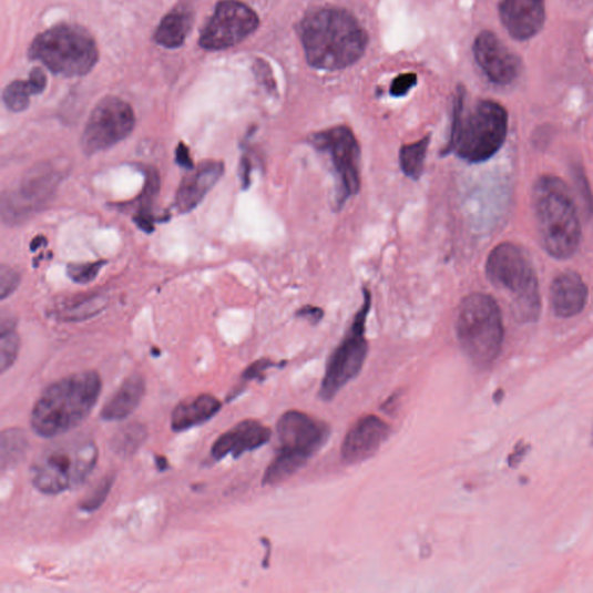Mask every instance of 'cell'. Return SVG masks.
Wrapping results in <instances>:
<instances>
[{
  "instance_id": "31",
  "label": "cell",
  "mask_w": 593,
  "mask_h": 593,
  "mask_svg": "<svg viewBox=\"0 0 593 593\" xmlns=\"http://www.w3.org/2000/svg\"><path fill=\"white\" fill-rule=\"evenodd\" d=\"M105 263L72 264L67 268L68 276L79 285H89L93 282Z\"/></svg>"
},
{
  "instance_id": "39",
  "label": "cell",
  "mask_w": 593,
  "mask_h": 593,
  "mask_svg": "<svg viewBox=\"0 0 593 593\" xmlns=\"http://www.w3.org/2000/svg\"><path fill=\"white\" fill-rule=\"evenodd\" d=\"M251 171H252L251 161L247 157H244L241 164V178H242L244 190H247L251 185Z\"/></svg>"
},
{
  "instance_id": "22",
  "label": "cell",
  "mask_w": 593,
  "mask_h": 593,
  "mask_svg": "<svg viewBox=\"0 0 593 593\" xmlns=\"http://www.w3.org/2000/svg\"><path fill=\"white\" fill-rule=\"evenodd\" d=\"M222 402L214 396L200 395L180 402L172 412L173 431L183 432L208 422L216 417Z\"/></svg>"
},
{
  "instance_id": "6",
  "label": "cell",
  "mask_w": 593,
  "mask_h": 593,
  "mask_svg": "<svg viewBox=\"0 0 593 593\" xmlns=\"http://www.w3.org/2000/svg\"><path fill=\"white\" fill-rule=\"evenodd\" d=\"M485 273L498 289L511 298L514 319L534 323L541 314L539 282L526 252L518 245L503 243L489 254Z\"/></svg>"
},
{
  "instance_id": "3",
  "label": "cell",
  "mask_w": 593,
  "mask_h": 593,
  "mask_svg": "<svg viewBox=\"0 0 593 593\" xmlns=\"http://www.w3.org/2000/svg\"><path fill=\"white\" fill-rule=\"evenodd\" d=\"M101 389L95 371L73 374L49 385L32 410L33 431L43 438L70 432L89 418Z\"/></svg>"
},
{
  "instance_id": "38",
  "label": "cell",
  "mask_w": 593,
  "mask_h": 593,
  "mask_svg": "<svg viewBox=\"0 0 593 593\" xmlns=\"http://www.w3.org/2000/svg\"><path fill=\"white\" fill-rule=\"evenodd\" d=\"M529 448L530 447L528 444L519 446L518 448H515L514 452L509 457V466L511 468L518 467L519 463L526 456Z\"/></svg>"
},
{
  "instance_id": "25",
  "label": "cell",
  "mask_w": 593,
  "mask_h": 593,
  "mask_svg": "<svg viewBox=\"0 0 593 593\" xmlns=\"http://www.w3.org/2000/svg\"><path fill=\"white\" fill-rule=\"evenodd\" d=\"M307 460L308 458L305 456L278 449L277 454L265 472L264 485H275L288 480L305 467Z\"/></svg>"
},
{
  "instance_id": "34",
  "label": "cell",
  "mask_w": 593,
  "mask_h": 593,
  "mask_svg": "<svg viewBox=\"0 0 593 593\" xmlns=\"http://www.w3.org/2000/svg\"><path fill=\"white\" fill-rule=\"evenodd\" d=\"M418 83V75L416 73H405L397 76L393 81L390 93L395 98L405 96Z\"/></svg>"
},
{
  "instance_id": "37",
  "label": "cell",
  "mask_w": 593,
  "mask_h": 593,
  "mask_svg": "<svg viewBox=\"0 0 593 593\" xmlns=\"http://www.w3.org/2000/svg\"><path fill=\"white\" fill-rule=\"evenodd\" d=\"M298 317L305 318L313 323H319L324 316L323 309L315 306H305L297 313Z\"/></svg>"
},
{
  "instance_id": "40",
  "label": "cell",
  "mask_w": 593,
  "mask_h": 593,
  "mask_svg": "<svg viewBox=\"0 0 593 593\" xmlns=\"http://www.w3.org/2000/svg\"><path fill=\"white\" fill-rule=\"evenodd\" d=\"M156 463L161 472L165 471L168 468V462L165 457H162V456L156 457Z\"/></svg>"
},
{
  "instance_id": "12",
  "label": "cell",
  "mask_w": 593,
  "mask_h": 593,
  "mask_svg": "<svg viewBox=\"0 0 593 593\" xmlns=\"http://www.w3.org/2000/svg\"><path fill=\"white\" fill-rule=\"evenodd\" d=\"M133 108L121 98L102 99L92 111L82 135V149L88 156L108 151L134 132Z\"/></svg>"
},
{
  "instance_id": "10",
  "label": "cell",
  "mask_w": 593,
  "mask_h": 593,
  "mask_svg": "<svg viewBox=\"0 0 593 593\" xmlns=\"http://www.w3.org/2000/svg\"><path fill=\"white\" fill-rule=\"evenodd\" d=\"M61 180V172L50 163L38 164L25 172L18 188L3 195V222L17 225L28 221L53 198Z\"/></svg>"
},
{
  "instance_id": "18",
  "label": "cell",
  "mask_w": 593,
  "mask_h": 593,
  "mask_svg": "<svg viewBox=\"0 0 593 593\" xmlns=\"http://www.w3.org/2000/svg\"><path fill=\"white\" fill-rule=\"evenodd\" d=\"M272 438V430L255 420H245L228 431L221 434L212 448L215 460H222L227 456L239 458L266 446Z\"/></svg>"
},
{
  "instance_id": "42",
  "label": "cell",
  "mask_w": 593,
  "mask_h": 593,
  "mask_svg": "<svg viewBox=\"0 0 593 593\" xmlns=\"http://www.w3.org/2000/svg\"><path fill=\"white\" fill-rule=\"evenodd\" d=\"M503 397H504L503 390H499L498 393H495L494 399L497 402H500L502 401Z\"/></svg>"
},
{
  "instance_id": "11",
  "label": "cell",
  "mask_w": 593,
  "mask_h": 593,
  "mask_svg": "<svg viewBox=\"0 0 593 593\" xmlns=\"http://www.w3.org/2000/svg\"><path fill=\"white\" fill-rule=\"evenodd\" d=\"M309 142L319 151L329 154L330 162L337 175L338 208H342L348 198L358 194L360 190V147L346 125L326 129L314 134Z\"/></svg>"
},
{
  "instance_id": "1",
  "label": "cell",
  "mask_w": 593,
  "mask_h": 593,
  "mask_svg": "<svg viewBox=\"0 0 593 593\" xmlns=\"http://www.w3.org/2000/svg\"><path fill=\"white\" fill-rule=\"evenodd\" d=\"M299 33L308 64L323 71L351 67L365 55L369 40L356 18L338 8L308 13Z\"/></svg>"
},
{
  "instance_id": "8",
  "label": "cell",
  "mask_w": 593,
  "mask_h": 593,
  "mask_svg": "<svg viewBox=\"0 0 593 593\" xmlns=\"http://www.w3.org/2000/svg\"><path fill=\"white\" fill-rule=\"evenodd\" d=\"M29 58L55 74L72 79L86 75L94 69L99 50L89 31L81 25L62 23L33 40Z\"/></svg>"
},
{
  "instance_id": "26",
  "label": "cell",
  "mask_w": 593,
  "mask_h": 593,
  "mask_svg": "<svg viewBox=\"0 0 593 593\" xmlns=\"http://www.w3.org/2000/svg\"><path fill=\"white\" fill-rule=\"evenodd\" d=\"M430 143V136L403 145L400 150L399 161L402 172L412 180H419L425 170L427 152Z\"/></svg>"
},
{
  "instance_id": "20",
  "label": "cell",
  "mask_w": 593,
  "mask_h": 593,
  "mask_svg": "<svg viewBox=\"0 0 593 593\" xmlns=\"http://www.w3.org/2000/svg\"><path fill=\"white\" fill-rule=\"evenodd\" d=\"M589 290L582 276L573 270L559 274L551 287V305L559 318L580 315L587 303Z\"/></svg>"
},
{
  "instance_id": "36",
  "label": "cell",
  "mask_w": 593,
  "mask_h": 593,
  "mask_svg": "<svg viewBox=\"0 0 593 593\" xmlns=\"http://www.w3.org/2000/svg\"><path fill=\"white\" fill-rule=\"evenodd\" d=\"M175 161L177 165L183 166L186 170L191 171L195 167L191 157L190 149L184 143H180L176 147Z\"/></svg>"
},
{
  "instance_id": "29",
  "label": "cell",
  "mask_w": 593,
  "mask_h": 593,
  "mask_svg": "<svg viewBox=\"0 0 593 593\" xmlns=\"http://www.w3.org/2000/svg\"><path fill=\"white\" fill-rule=\"evenodd\" d=\"M29 441L20 429H8L2 433V468H11L24 456Z\"/></svg>"
},
{
  "instance_id": "7",
  "label": "cell",
  "mask_w": 593,
  "mask_h": 593,
  "mask_svg": "<svg viewBox=\"0 0 593 593\" xmlns=\"http://www.w3.org/2000/svg\"><path fill=\"white\" fill-rule=\"evenodd\" d=\"M454 327L459 346L472 364L485 368L499 357L504 325L493 297L477 293L463 298L457 309Z\"/></svg>"
},
{
  "instance_id": "15",
  "label": "cell",
  "mask_w": 593,
  "mask_h": 593,
  "mask_svg": "<svg viewBox=\"0 0 593 593\" xmlns=\"http://www.w3.org/2000/svg\"><path fill=\"white\" fill-rule=\"evenodd\" d=\"M476 61L487 79L497 85H509L519 79L522 63L518 55L493 32H481L473 45Z\"/></svg>"
},
{
  "instance_id": "4",
  "label": "cell",
  "mask_w": 593,
  "mask_h": 593,
  "mask_svg": "<svg viewBox=\"0 0 593 593\" xmlns=\"http://www.w3.org/2000/svg\"><path fill=\"white\" fill-rule=\"evenodd\" d=\"M466 96V90L458 88L450 139L443 156L456 152L463 161L483 163L495 156L505 142L508 112L497 101L482 100L467 113Z\"/></svg>"
},
{
  "instance_id": "24",
  "label": "cell",
  "mask_w": 593,
  "mask_h": 593,
  "mask_svg": "<svg viewBox=\"0 0 593 593\" xmlns=\"http://www.w3.org/2000/svg\"><path fill=\"white\" fill-rule=\"evenodd\" d=\"M47 88L45 73L37 68L28 81H16L7 86L3 101L9 111L21 113L30 108L31 98L41 94Z\"/></svg>"
},
{
  "instance_id": "13",
  "label": "cell",
  "mask_w": 593,
  "mask_h": 593,
  "mask_svg": "<svg viewBox=\"0 0 593 593\" xmlns=\"http://www.w3.org/2000/svg\"><path fill=\"white\" fill-rule=\"evenodd\" d=\"M260 19L239 0H221L205 22L198 44L208 51H221L242 43L259 28Z\"/></svg>"
},
{
  "instance_id": "17",
  "label": "cell",
  "mask_w": 593,
  "mask_h": 593,
  "mask_svg": "<svg viewBox=\"0 0 593 593\" xmlns=\"http://www.w3.org/2000/svg\"><path fill=\"white\" fill-rule=\"evenodd\" d=\"M500 17L505 30L514 40L532 39L544 28L545 0H502Z\"/></svg>"
},
{
  "instance_id": "9",
  "label": "cell",
  "mask_w": 593,
  "mask_h": 593,
  "mask_svg": "<svg viewBox=\"0 0 593 593\" xmlns=\"http://www.w3.org/2000/svg\"><path fill=\"white\" fill-rule=\"evenodd\" d=\"M371 308V295L365 290V300L341 345L329 357L319 396L330 401L362 370L368 356L366 324Z\"/></svg>"
},
{
  "instance_id": "33",
  "label": "cell",
  "mask_w": 593,
  "mask_h": 593,
  "mask_svg": "<svg viewBox=\"0 0 593 593\" xmlns=\"http://www.w3.org/2000/svg\"><path fill=\"white\" fill-rule=\"evenodd\" d=\"M20 274L17 270L7 265H2V267H0V298L6 300L13 295L20 286Z\"/></svg>"
},
{
  "instance_id": "30",
  "label": "cell",
  "mask_w": 593,
  "mask_h": 593,
  "mask_svg": "<svg viewBox=\"0 0 593 593\" xmlns=\"http://www.w3.org/2000/svg\"><path fill=\"white\" fill-rule=\"evenodd\" d=\"M105 304L102 296L84 298L65 306L60 311V317L64 321H83L100 314Z\"/></svg>"
},
{
  "instance_id": "5",
  "label": "cell",
  "mask_w": 593,
  "mask_h": 593,
  "mask_svg": "<svg viewBox=\"0 0 593 593\" xmlns=\"http://www.w3.org/2000/svg\"><path fill=\"white\" fill-rule=\"evenodd\" d=\"M98 448L80 434L49 447L33 462L31 480L39 492L58 495L81 487L96 467Z\"/></svg>"
},
{
  "instance_id": "2",
  "label": "cell",
  "mask_w": 593,
  "mask_h": 593,
  "mask_svg": "<svg viewBox=\"0 0 593 593\" xmlns=\"http://www.w3.org/2000/svg\"><path fill=\"white\" fill-rule=\"evenodd\" d=\"M532 208L538 238L555 259H571L582 241V226L576 204L562 178L540 176L532 190Z\"/></svg>"
},
{
  "instance_id": "28",
  "label": "cell",
  "mask_w": 593,
  "mask_h": 593,
  "mask_svg": "<svg viewBox=\"0 0 593 593\" xmlns=\"http://www.w3.org/2000/svg\"><path fill=\"white\" fill-rule=\"evenodd\" d=\"M147 430L140 423H132L121 429L113 438L112 448L120 456L134 454L146 440Z\"/></svg>"
},
{
  "instance_id": "23",
  "label": "cell",
  "mask_w": 593,
  "mask_h": 593,
  "mask_svg": "<svg viewBox=\"0 0 593 593\" xmlns=\"http://www.w3.org/2000/svg\"><path fill=\"white\" fill-rule=\"evenodd\" d=\"M193 22V10L186 4L177 6L159 24L154 41L164 48H180L186 42Z\"/></svg>"
},
{
  "instance_id": "41",
  "label": "cell",
  "mask_w": 593,
  "mask_h": 593,
  "mask_svg": "<svg viewBox=\"0 0 593 593\" xmlns=\"http://www.w3.org/2000/svg\"><path fill=\"white\" fill-rule=\"evenodd\" d=\"M41 244H45V239L43 237H37L31 244L32 251L40 248Z\"/></svg>"
},
{
  "instance_id": "21",
  "label": "cell",
  "mask_w": 593,
  "mask_h": 593,
  "mask_svg": "<svg viewBox=\"0 0 593 593\" xmlns=\"http://www.w3.org/2000/svg\"><path fill=\"white\" fill-rule=\"evenodd\" d=\"M146 391L145 379L141 375L129 376L113 397L103 406L101 419L115 422L132 416Z\"/></svg>"
},
{
  "instance_id": "16",
  "label": "cell",
  "mask_w": 593,
  "mask_h": 593,
  "mask_svg": "<svg viewBox=\"0 0 593 593\" xmlns=\"http://www.w3.org/2000/svg\"><path fill=\"white\" fill-rule=\"evenodd\" d=\"M391 428L375 416L359 419L348 431L341 453L347 463H359L375 456L388 440Z\"/></svg>"
},
{
  "instance_id": "35",
  "label": "cell",
  "mask_w": 593,
  "mask_h": 593,
  "mask_svg": "<svg viewBox=\"0 0 593 593\" xmlns=\"http://www.w3.org/2000/svg\"><path fill=\"white\" fill-rule=\"evenodd\" d=\"M277 367L276 364L273 362L270 359H259L256 360L252 366H249L245 372L243 374V378L245 380H264L265 374L268 369Z\"/></svg>"
},
{
  "instance_id": "19",
  "label": "cell",
  "mask_w": 593,
  "mask_h": 593,
  "mask_svg": "<svg viewBox=\"0 0 593 593\" xmlns=\"http://www.w3.org/2000/svg\"><path fill=\"white\" fill-rule=\"evenodd\" d=\"M224 174V163L204 161L183 178L176 193L175 205L180 213L187 214L208 194Z\"/></svg>"
},
{
  "instance_id": "14",
  "label": "cell",
  "mask_w": 593,
  "mask_h": 593,
  "mask_svg": "<svg viewBox=\"0 0 593 593\" xmlns=\"http://www.w3.org/2000/svg\"><path fill=\"white\" fill-rule=\"evenodd\" d=\"M279 449L311 458L327 442L329 429L323 421L299 410L283 415L276 427Z\"/></svg>"
},
{
  "instance_id": "27",
  "label": "cell",
  "mask_w": 593,
  "mask_h": 593,
  "mask_svg": "<svg viewBox=\"0 0 593 593\" xmlns=\"http://www.w3.org/2000/svg\"><path fill=\"white\" fill-rule=\"evenodd\" d=\"M19 350L20 338L16 331V323L10 318H3L0 326V370L3 374L13 367Z\"/></svg>"
},
{
  "instance_id": "32",
  "label": "cell",
  "mask_w": 593,
  "mask_h": 593,
  "mask_svg": "<svg viewBox=\"0 0 593 593\" xmlns=\"http://www.w3.org/2000/svg\"><path fill=\"white\" fill-rule=\"evenodd\" d=\"M114 478L108 476L103 478L93 489L92 493L84 500L81 505L83 511L90 512L99 509L103 502L108 499L111 488L113 485Z\"/></svg>"
}]
</instances>
